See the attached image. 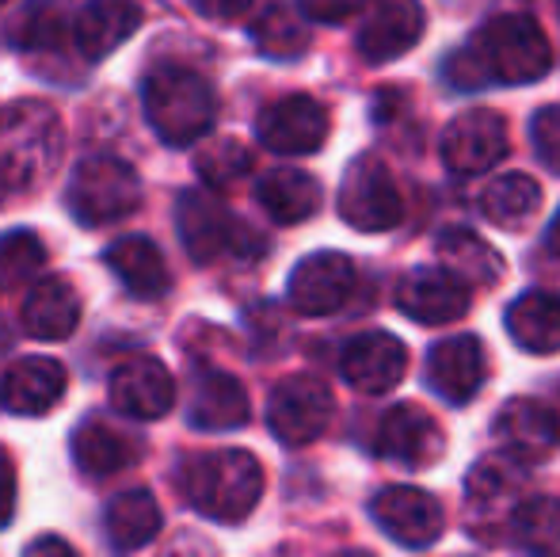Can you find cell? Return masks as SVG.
Wrapping results in <instances>:
<instances>
[{
  "mask_svg": "<svg viewBox=\"0 0 560 557\" xmlns=\"http://www.w3.org/2000/svg\"><path fill=\"white\" fill-rule=\"evenodd\" d=\"M332 390L313 374H294V379L279 382L267 405V423H271L275 439L287 446H305L332 423Z\"/></svg>",
  "mask_w": 560,
  "mask_h": 557,
  "instance_id": "obj_8",
  "label": "cell"
},
{
  "mask_svg": "<svg viewBox=\"0 0 560 557\" xmlns=\"http://www.w3.org/2000/svg\"><path fill=\"white\" fill-rule=\"evenodd\" d=\"M141 27V8L130 0H89L73 15V43L84 61H104Z\"/></svg>",
  "mask_w": 560,
  "mask_h": 557,
  "instance_id": "obj_22",
  "label": "cell"
},
{
  "mask_svg": "<svg viewBox=\"0 0 560 557\" xmlns=\"http://www.w3.org/2000/svg\"><path fill=\"white\" fill-rule=\"evenodd\" d=\"M339 218L359 233H385L405 218V199L382 156L362 153L347 164L339 184Z\"/></svg>",
  "mask_w": 560,
  "mask_h": 557,
  "instance_id": "obj_6",
  "label": "cell"
},
{
  "mask_svg": "<svg viewBox=\"0 0 560 557\" xmlns=\"http://www.w3.org/2000/svg\"><path fill=\"white\" fill-rule=\"evenodd\" d=\"M488 379V351L480 336H450L428 356V386L446 405H465Z\"/></svg>",
  "mask_w": 560,
  "mask_h": 557,
  "instance_id": "obj_18",
  "label": "cell"
},
{
  "mask_svg": "<svg viewBox=\"0 0 560 557\" xmlns=\"http://www.w3.org/2000/svg\"><path fill=\"white\" fill-rule=\"evenodd\" d=\"M256 199L271 222L298 225V222H310L320 210V184L302 169H275L259 179Z\"/></svg>",
  "mask_w": 560,
  "mask_h": 557,
  "instance_id": "obj_29",
  "label": "cell"
},
{
  "mask_svg": "<svg viewBox=\"0 0 560 557\" xmlns=\"http://www.w3.org/2000/svg\"><path fill=\"white\" fill-rule=\"evenodd\" d=\"M107 397L122 417L130 420H161L176 405V379L153 356H133L122 367H115L107 382Z\"/></svg>",
  "mask_w": 560,
  "mask_h": 557,
  "instance_id": "obj_13",
  "label": "cell"
},
{
  "mask_svg": "<svg viewBox=\"0 0 560 557\" xmlns=\"http://www.w3.org/2000/svg\"><path fill=\"white\" fill-rule=\"evenodd\" d=\"M492 431L500 436V443L508 451H515L526 462L546 459L560 439V423L553 417V409L541 402H530V397H515V402L503 405Z\"/></svg>",
  "mask_w": 560,
  "mask_h": 557,
  "instance_id": "obj_24",
  "label": "cell"
},
{
  "mask_svg": "<svg viewBox=\"0 0 560 557\" xmlns=\"http://www.w3.org/2000/svg\"><path fill=\"white\" fill-rule=\"evenodd\" d=\"M176 230L179 241H184L187 256L195 264H210L225 253H236V248H248V233L241 230L233 214L225 210V202L218 199V192H184L176 199Z\"/></svg>",
  "mask_w": 560,
  "mask_h": 557,
  "instance_id": "obj_7",
  "label": "cell"
},
{
  "mask_svg": "<svg viewBox=\"0 0 560 557\" xmlns=\"http://www.w3.org/2000/svg\"><path fill=\"white\" fill-rule=\"evenodd\" d=\"M480 66L500 84H534L553 66V46L530 15H495L477 31Z\"/></svg>",
  "mask_w": 560,
  "mask_h": 557,
  "instance_id": "obj_5",
  "label": "cell"
},
{
  "mask_svg": "<svg viewBox=\"0 0 560 557\" xmlns=\"http://www.w3.org/2000/svg\"><path fill=\"white\" fill-rule=\"evenodd\" d=\"M66 130L50 104L15 100L0 112V192H31L61 161Z\"/></svg>",
  "mask_w": 560,
  "mask_h": 557,
  "instance_id": "obj_2",
  "label": "cell"
},
{
  "mask_svg": "<svg viewBox=\"0 0 560 557\" xmlns=\"http://www.w3.org/2000/svg\"><path fill=\"white\" fill-rule=\"evenodd\" d=\"M503 328L523 351L553 356L560 351V298L549 290H526L508 305Z\"/></svg>",
  "mask_w": 560,
  "mask_h": 557,
  "instance_id": "obj_27",
  "label": "cell"
},
{
  "mask_svg": "<svg viewBox=\"0 0 560 557\" xmlns=\"http://www.w3.org/2000/svg\"><path fill=\"white\" fill-rule=\"evenodd\" d=\"M195 169H199L202 184L210 192H229V187H236L252 172V149L236 138H218L202 149Z\"/></svg>",
  "mask_w": 560,
  "mask_h": 557,
  "instance_id": "obj_35",
  "label": "cell"
},
{
  "mask_svg": "<svg viewBox=\"0 0 560 557\" xmlns=\"http://www.w3.org/2000/svg\"><path fill=\"white\" fill-rule=\"evenodd\" d=\"M546 248H549V256H560V210H557V218H553V222H549Z\"/></svg>",
  "mask_w": 560,
  "mask_h": 557,
  "instance_id": "obj_43",
  "label": "cell"
},
{
  "mask_svg": "<svg viewBox=\"0 0 560 557\" xmlns=\"http://www.w3.org/2000/svg\"><path fill=\"white\" fill-rule=\"evenodd\" d=\"M252 38H256L259 54H267V58H275V61L298 58V54H305V46H310V35H305L302 20H298L287 4L267 8V12L252 23Z\"/></svg>",
  "mask_w": 560,
  "mask_h": 557,
  "instance_id": "obj_34",
  "label": "cell"
},
{
  "mask_svg": "<svg viewBox=\"0 0 560 557\" xmlns=\"http://www.w3.org/2000/svg\"><path fill=\"white\" fill-rule=\"evenodd\" d=\"M161 531V504L153 492L145 489H126L107 500L104 508V538L118 554H130L149 546Z\"/></svg>",
  "mask_w": 560,
  "mask_h": 557,
  "instance_id": "obj_28",
  "label": "cell"
},
{
  "mask_svg": "<svg viewBox=\"0 0 560 557\" xmlns=\"http://www.w3.org/2000/svg\"><path fill=\"white\" fill-rule=\"evenodd\" d=\"M15 515V466H12V454L0 451V531L12 523Z\"/></svg>",
  "mask_w": 560,
  "mask_h": 557,
  "instance_id": "obj_40",
  "label": "cell"
},
{
  "mask_svg": "<svg viewBox=\"0 0 560 557\" xmlns=\"http://www.w3.org/2000/svg\"><path fill=\"white\" fill-rule=\"evenodd\" d=\"M0 4H8V0H0Z\"/></svg>",
  "mask_w": 560,
  "mask_h": 557,
  "instance_id": "obj_44",
  "label": "cell"
},
{
  "mask_svg": "<svg viewBox=\"0 0 560 557\" xmlns=\"http://www.w3.org/2000/svg\"><path fill=\"white\" fill-rule=\"evenodd\" d=\"M27 554H73V546L69 543H61V538H38V543H31L27 546Z\"/></svg>",
  "mask_w": 560,
  "mask_h": 557,
  "instance_id": "obj_42",
  "label": "cell"
},
{
  "mask_svg": "<svg viewBox=\"0 0 560 557\" xmlns=\"http://www.w3.org/2000/svg\"><path fill=\"white\" fill-rule=\"evenodd\" d=\"M515 543L530 554L560 557V497H530L511 508Z\"/></svg>",
  "mask_w": 560,
  "mask_h": 557,
  "instance_id": "obj_33",
  "label": "cell"
},
{
  "mask_svg": "<svg viewBox=\"0 0 560 557\" xmlns=\"http://www.w3.org/2000/svg\"><path fill=\"white\" fill-rule=\"evenodd\" d=\"M81 325V294L69 279L50 276L31 287L23 302V328L35 340H66Z\"/></svg>",
  "mask_w": 560,
  "mask_h": 557,
  "instance_id": "obj_25",
  "label": "cell"
},
{
  "mask_svg": "<svg viewBox=\"0 0 560 557\" xmlns=\"http://www.w3.org/2000/svg\"><path fill=\"white\" fill-rule=\"evenodd\" d=\"M446 81L454 84V89H462V92H477V89H485V84H492V77H488L485 66H480L477 50H472V46H465V50L450 54Z\"/></svg>",
  "mask_w": 560,
  "mask_h": 557,
  "instance_id": "obj_38",
  "label": "cell"
},
{
  "mask_svg": "<svg viewBox=\"0 0 560 557\" xmlns=\"http://www.w3.org/2000/svg\"><path fill=\"white\" fill-rule=\"evenodd\" d=\"M366 0H298V12L317 23H343L362 12Z\"/></svg>",
  "mask_w": 560,
  "mask_h": 557,
  "instance_id": "obj_39",
  "label": "cell"
},
{
  "mask_svg": "<svg viewBox=\"0 0 560 557\" xmlns=\"http://www.w3.org/2000/svg\"><path fill=\"white\" fill-rule=\"evenodd\" d=\"M195 12L207 15V20H241L244 12L252 8V0H191Z\"/></svg>",
  "mask_w": 560,
  "mask_h": 557,
  "instance_id": "obj_41",
  "label": "cell"
},
{
  "mask_svg": "<svg viewBox=\"0 0 560 557\" xmlns=\"http://www.w3.org/2000/svg\"><path fill=\"white\" fill-rule=\"evenodd\" d=\"M362 12L366 20L359 27V54L374 66L405 58L428 27L420 0H366Z\"/></svg>",
  "mask_w": 560,
  "mask_h": 557,
  "instance_id": "obj_12",
  "label": "cell"
},
{
  "mask_svg": "<svg viewBox=\"0 0 560 557\" xmlns=\"http://www.w3.org/2000/svg\"><path fill=\"white\" fill-rule=\"evenodd\" d=\"M104 264L133 298H161L172 287V271L164 264V253L156 248V241L141 237V233H130V237L107 245Z\"/></svg>",
  "mask_w": 560,
  "mask_h": 557,
  "instance_id": "obj_26",
  "label": "cell"
},
{
  "mask_svg": "<svg viewBox=\"0 0 560 557\" xmlns=\"http://www.w3.org/2000/svg\"><path fill=\"white\" fill-rule=\"evenodd\" d=\"M256 135L279 156H310L328 141V112L313 96H282L259 112Z\"/></svg>",
  "mask_w": 560,
  "mask_h": 557,
  "instance_id": "obj_10",
  "label": "cell"
},
{
  "mask_svg": "<svg viewBox=\"0 0 560 557\" xmlns=\"http://www.w3.org/2000/svg\"><path fill=\"white\" fill-rule=\"evenodd\" d=\"M541 207V187L526 172H508V176L492 179L480 195V210L492 225L500 230H518L526 225Z\"/></svg>",
  "mask_w": 560,
  "mask_h": 557,
  "instance_id": "obj_30",
  "label": "cell"
},
{
  "mask_svg": "<svg viewBox=\"0 0 560 557\" xmlns=\"http://www.w3.org/2000/svg\"><path fill=\"white\" fill-rule=\"evenodd\" d=\"M141 107L153 135L172 149L195 146L218 119V100L207 77L184 66H156L141 81Z\"/></svg>",
  "mask_w": 560,
  "mask_h": 557,
  "instance_id": "obj_3",
  "label": "cell"
},
{
  "mask_svg": "<svg viewBox=\"0 0 560 557\" xmlns=\"http://www.w3.org/2000/svg\"><path fill=\"white\" fill-rule=\"evenodd\" d=\"M408 371V351L393 333H359L339 356V374L359 394H389Z\"/></svg>",
  "mask_w": 560,
  "mask_h": 557,
  "instance_id": "obj_17",
  "label": "cell"
},
{
  "mask_svg": "<svg viewBox=\"0 0 560 557\" xmlns=\"http://www.w3.org/2000/svg\"><path fill=\"white\" fill-rule=\"evenodd\" d=\"M69 379L66 367L50 356H23L0 379V405L15 417H43L61 402Z\"/></svg>",
  "mask_w": 560,
  "mask_h": 557,
  "instance_id": "obj_21",
  "label": "cell"
},
{
  "mask_svg": "<svg viewBox=\"0 0 560 557\" xmlns=\"http://www.w3.org/2000/svg\"><path fill=\"white\" fill-rule=\"evenodd\" d=\"M66 207L84 230L122 222L141 207V176L133 172V164L118 161L112 153L89 156L69 172Z\"/></svg>",
  "mask_w": 560,
  "mask_h": 557,
  "instance_id": "obj_4",
  "label": "cell"
},
{
  "mask_svg": "<svg viewBox=\"0 0 560 557\" xmlns=\"http://www.w3.org/2000/svg\"><path fill=\"white\" fill-rule=\"evenodd\" d=\"M530 138H534V149H538L541 161H546L553 172H560V104H549L534 115Z\"/></svg>",
  "mask_w": 560,
  "mask_h": 557,
  "instance_id": "obj_37",
  "label": "cell"
},
{
  "mask_svg": "<svg viewBox=\"0 0 560 557\" xmlns=\"http://www.w3.org/2000/svg\"><path fill=\"white\" fill-rule=\"evenodd\" d=\"M377 454L397 462V466L428 469L446 454V436L428 409L405 402L385 413L382 431H377Z\"/></svg>",
  "mask_w": 560,
  "mask_h": 557,
  "instance_id": "obj_14",
  "label": "cell"
},
{
  "mask_svg": "<svg viewBox=\"0 0 560 557\" xmlns=\"http://www.w3.org/2000/svg\"><path fill=\"white\" fill-rule=\"evenodd\" d=\"M397 305L420 325H446L469 310V282H462L446 268H416L400 279Z\"/></svg>",
  "mask_w": 560,
  "mask_h": 557,
  "instance_id": "obj_20",
  "label": "cell"
},
{
  "mask_svg": "<svg viewBox=\"0 0 560 557\" xmlns=\"http://www.w3.org/2000/svg\"><path fill=\"white\" fill-rule=\"evenodd\" d=\"M290 305L305 317H328L354 294V264L343 253H313L290 271Z\"/></svg>",
  "mask_w": 560,
  "mask_h": 557,
  "instance_id": "obj_15",
  "label": "cell"
},
{
  "mask_svg": "<svg viewBox=\"0 0 560 557\" xmlns=\"http://www.w3.org/2000/svg\"><path fill=\"white\" fill-rule=\"evenodd\" d=\"M179 489L184 500L199 515L214 523H241L256 512L264 497V466L256 454L236 451H202L184 459L179 466Z\"/></svg>",
  "mask_w": 560,
  "mask_h": 557,
  "instance_id": "obj_1",
  "label": "cell"
},
{
  "mask_svg": "<svg viewBox=\"0 0 560 557\" xmlns=\"http://www.w3.org/2000/svg\"><path fill=\"white\" fill-rule=\"evenodd\" d=\"M511 138H508V119L492 107H472L462 112L443 135V161L457 176H477V172L492 169L495 161H503Z\"/></svg>",
  "mask_w": 560,
  "mask_h": 557,
  "instance_id": "obj_11",
  "label": "cell"
},
{
  "mask_svg": "<svg viewBox=\"0 0 560 557\" xmlns=\"http://www.w3.org/2000/svg\"><path fill=\"white\" fill-rule=\"evenodd\" d=\"M530 462L518 459L515 451H492L485 454L480 462H472L469 477H465V500H469V508H480V512H488V508H515L518 497L526 492V481H530Z\"/></svg>",
  "mask_w": 560,
  "mask_h": 557,
  "instance_id": "obj_23",
  "label": "cell"
},
{
  "mask_svg": "<svg viewBox=\"0 0 560 557\" xmlns=\"http://www.w3.org/2000/svg\"><path fill=\"white\" fill-rule=\"evenodd\" d=\"M439 256H443L446 271H454L462 282H477V287H495L508 271L503 256L469 230H450L439 241Z\"/></svg>",
  "mask_w": 560,
  "mask_h": 557,
  "instance_id": "obj_31",
  "label": "cell"
},
{
  "mask_svg": "<svg viewBox=\"0 0 560 557\" xmlns=\"http://www.w3.org/2000/svg\"><path fill=\"white\" fill-rule=\"evenodd\" d=\"M69 451H73V462L84 477H112L138 466V459L145 454V443H141L138 431L122 428V423L107 417H89L77 423Z\"/></svg>",
  "mask_w": 560,
  "mask_h": 557,
  "instance_id": "obj_19",
  "label": "cell"
},
{
  "mask_svg": "<svg viewBox=\"0 0 560 557\" xmlns=\"http://www.w3.org/2000/svg\"><path fill=\"white\" fill-rule=\"evenodd\" d=\"M43 268H46V248L31 230H12L0 237V287L4 290L35 282Z\"/></svg>",
  "mask_w": 560,
  "mask_h": 557,
  "instance_id": "obj_36",
  "label": "cell"
},
{
  "mask_svg": "<svg viewBox=\"0 0 560 557\" xmlns=\"http://www.w3.org/2000/svg\"><path fill=\"white\" fill-rule=\"evenodd\" d=\"M252 417L248 390L236 374L222 367L199 363L191 374V397H187V423L199 431H233Z\"/></svg>",
  "mask_w": 560,
  "mask_h": 557,
  "instance_id": "obj_16",
  "label": "cell"
},
{
  "mask_svg": "<svg viewBox=\"0 0 560 557\" xmlns=\"http://www.w3.org/2000/svg\"><path fill=\"white\" fill-rule=\"evenodd\" d=\"M69 0H27L20 15L12 20L8 35H12L15 50H58L69 38Z\"/></svg>",
  "mask_w": 560,
  "mask_h": 557,
  "instance_id": "obj_32",
  "label": "cell"
},
{
  "mask_svg": "<svg viewBox=\"0 0 560 557\" xmlns=\"http://www.w3.org/2000/svg\"><path fill=\"white\" fill-rule=\"evenodd\" d=\"M374 523L405 550H428L439 543L446 527L443 504L431 497L428 489H412V485H389L374 497L370 504Z\"/></svg>",
  "mask_w": 560,
  "mask_h": 557,
  "instance_id": "obj_9",
  "label": "cell"
}]
</instances>
